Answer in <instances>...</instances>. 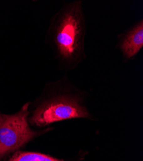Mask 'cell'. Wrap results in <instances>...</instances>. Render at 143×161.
Listing matches in <instances>:
<instances>
[{"label":"cell","instance_id":"5","mask_svg":"<svg viewBox=\"0 0 143 161\" xmlns=\"http://www.w3.org/2000/svg\"><path fill=\"white\" fill-rule=\"evenodd\" d=\"M8 161H79V160L76 158L66 160L38 152L19 150L12 154L8 159Z\"/></svg>","mask_w":143,"mask_h":161},{"label":"cell","instance_id":"3","mask_svg":"<svg viewBox=\"0 0 143 161\" xmlns=\"http://www.w3.org/2000/svg\"><path fill=\"white\" fill-rule=\"evenodd\" d=\"M30 103H27L17 113H0V161H5L36 137L53 130L51 127L35 130L28 121Z\"/></svg>","mask_w":143,"mask_h":161},{"label":"cell","instance_id":"1","mask_svg":"<svg viewBox=\"0 0 143 161\" xmlns=\"http://www.w3.org/2000/svg\"><path fill=\"white\" fill-rule=\"evenodd\" d=\"M86 31L80 0L65 3L52 18L46 38L60 70H74L85 60Z\"/></svg>","mask_w":143,"mask_h":161},{"label":"cell","instance_id":"2","mask_svg":"<svg viewBox=\"0 0 143 161\" xmlns=\"http://www.w3.org/2000/svg\"><path fill=\"white\" fill-rule=\"evenodd\" d=\"M87 93L74 86L66 75L46 86L28 121L30 126L44 127L72 119H93L86 104Z\"/></svg>","mask_w":143,"mask_h":161},{"label":"cell","instance_id":"4","mask_svg":"<svg viewBox=\"0 0 143 161\" xmlns=\"http://www.w3.org/2000/svg\"><path fill=\"white\" fill-rule=\"evenodd\" d=\"M119 50L126 61L131 60L143 47V20L141 19L118 36Z\"/></svg>","mask_w":143,"mask_h":161}]
</instances>
